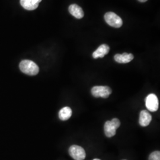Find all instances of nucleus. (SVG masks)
I'll return each mask as SVG.
<instances>
[{"mask_svg":"<svg viewBox=\"0 0 160 160\" xmlns=\"http://www.w3.org/2000/svg\"><path fill=\"white\" fill-rule=\"evenodd\" d=\"M138 1H139V2H145L147 1L148 0H138Z\"/></svg>","mask_w":160,"mask_h":160,"instance_id":"obj_15","label":"nucleus"},{"mask_svg":"<svg viewBox=\"0 0 160 160\" xmlns=\"http://www.w3.org/2000/svg\"><path fill=\"white\" fill-rule=\"evenodd\" d=\"M92 94L94 97L108 98L112 93V89L108 86H94L92 88Z\"/></svg>","mask_w":160,"mask_h":160,"instance_id":"obj_3","label":"nucleus"},{"mask_svg":"<svg viewBox=\"0 0 160 160\" xmlns=\"http://www.w3.org/2000/svg\"><path fill=\"white\" fill-rule=\"evenodd\" d=\"M42 0H20V4L27 10L36 9Z\"/></svg>","mask_w":160,"mask_h":160,"instance_id":"obj_7","label":"nucleus"},{"mask_svg":"<svg viewBox=\"0 0 160 160\" xmlns=\"http://www.w3.org/2000/svg\"><path fill=\"white\" fill-rule=\"evenodd\" d=\"M152 120V116L147 110H142L140 113L139 123L140 125L143 127L148 126Z\"/></svg>","mask_w":160,"mask_h":160,"instance_id":"obj_8","label":"nucleus"},{"mask_svg":"<svg viewBox=\"0 0 160 160\" xmlns=\"http://www.w3.org/2000/svg\"><path fill=\"white\" fill-rule=\"evenodd\" d=\"M104 20L109 26L114 28H119L123 24L122 18L113 12H106L104 15Z\"/></svg>","mask_w":160,"mask_h":160,"instance_id":"obj_2","label":"nucleus"},{"mask_svg":"<svg viewBox=\"0 0 160 160\" xmlns=\"http://www.w3.org/2000/svg\"><path fill=\"white\" fill-rule=\"evenodd\" d=\"M22 72L29 75H36L39 73V68L37 64L30 60H23L19 65Z\"/></svg>","mask_w":160,"mask_h":160,"instance_id":"obj_1","label":"nucleus"},{"mask_svg":"<svg viewBox=\"0 0 160 160\" xmlns=\"http://www.w3.org/2000/svg\"><path fill=\"white\" fill-rule=\"evenodd\" d=\"M72 110L69 107H65L59 112V118L61 120H67L72 116Z\"/></svg>","mask_w":160,"mask_h":160,"instance_id":"obj_12","label":"nucleus"},{"mask_svg":"<svg viewBox=\"0 0 160 160\" xmlns=\"http://www.w3.org/2000/svg\"><path fill=\"white\" fill-rule=\"evenodd\" d=\"M145 105L149 111L156 112L159 108V102L158 97L154 94H150L146 98Z\"/></svg>","mask_w":160,"mask_h":160,"instance_id":"obj_5","label":"nucleus"},{"mask_svg":"<svg viewBox=\"0 0 160 160\" xmlns=\"http://www.w3.org/2000/svg\"><path fill=\"white\" fill-rule=\"evenodd\" d=\"M112 123L113 125V126L115 127V128L117 129L119 128L120 126V120H119L117 118H114L112 120H111Z\"/></svg>","mask_w":160,"mask_h":160,"instance_id":"obj_14","label":"nucleus"},{"mask_svg":"<svg viewBox=\"0 0 160 160\" xmlns=\"http://www.w3.org/2000/svg\"><path fill=\"white\" fill-rule=\"evenodd\" d=\"M104 130L105 135L108 138L113 137L116 133V129L110 120L107 121L104 123Z\"/></svg>","mask_w":160,"mask_h":160,"instance_id":"obj_11","label":"nucleus"},{"mask_svg":"<svg viewBox=\"0 0 160 160\" xmlns=\"http://www.w3.org/2000/svg\"><path fill=\"white\" fill-rule=\"evenodd\" d=\"M69 153L75 160H84L86 158L85 150L78 145L71 146L69 149Z\"/></svg>","mask_w":160,"mask_h":160,"instance_id":"obj_4","label":"nucleus"},{"mask_svg":"<svg viewBox=\"0 0 160 160\" xmlns=\"http://www.w3.org/2000/svg\"><path fill=\"white\" fill-rule=\"evenodd\" d=\"M93 160H100V159H98V158H95V159H94Z\"/></svg>","mask_w":160,"mask_h":160,"instance_id":"obj_16","label":"nucleus"},{"mask_svg":"<svg viewBox=\"0 0 160 160\" xmlns=\"http://www.w3.org/2000/svg\"><path fill=\"white\" fill-rule=\"evenodd\" d=\"M149 160H160V151H157L152 152L149 157Z\"/></svg>","mask_w":160,"mask_h":160,"instance_id":"obj_13","label":"nucleus"},{"mask_svg":"<svg viewBox=\"0 0 160 160\" xmlns=\"http://www.w3.org/2000/svg\"><path fill=\"white\" fill-rule=\"evenodd\" d=\"M69 12L76 18L80 19L84 17V13L82 8L77 4H71L69 7Z\"/></svg>","mask_w":160,"mask_h":160,"instance_id":"obj_9","label":"nucleus"},{"mask_svg":"<svg viewBox=\"0 0 160 160\" xmlns=\"http://www.w3.org/2000/svg\"><path fill=\"white\" fill-rule=\"evenodd\" d=\"M134 58L132 53L125 52L123 54H116L114 57V60L118 63H127L130 62Z\"/></svg>","mask_w":160,"mask_h":160,"instance_id":"obj_6","label":"nucleus"},{"mask_svg":"<svg viewBox=\"0 0 160 160\" xmlns=\"http://www.w3.org/2000/svg\"><path fill=\"white\" fill-rule=\"evenodd\" d=\"M109 46L106 44H103L99 46L96 51L93 52L92 57L94 59H97L98 58H103L109 53Z\"/></svg>","mask_w":160,"mask_h":160,"instance_id":"obj_10","label":"nucleus"}]
</instances>
